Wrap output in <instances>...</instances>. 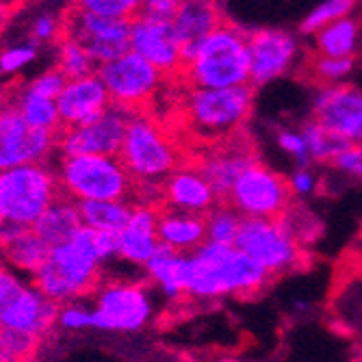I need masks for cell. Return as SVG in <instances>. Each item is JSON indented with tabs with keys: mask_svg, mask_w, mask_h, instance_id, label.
<instances>
[{
	"mask_svg": "<svg viewBox=\"0 0 362 362\" xmlns=\"http://www.w3.org/2000/svg\"><path fill=\"white\" fill-rule=\"evenodd\" d=\"M115 256L117 235L83 226L74 239L52 247L48 262L33 276V286L57 306L78 302L103 284V265Z\"/></svg>",
	"mask_w": 362,
	"mask_h": 362,
	"instance_id": "obj_1",
	"label": "cell"
},
{
	"mask_svg": "<svg viewBox=\"0 0 362 362\" xmlns=\"http://www.w3.org/2000/svg\"><path fill=\"white\" fill-rule=\"evenodd\" d=\"M191 256V278L187 295L219 298L230 293H247L265 286L269 274L235 245L202 243Z\"/></svg>",
	"mask_w": 362,
	"mask_h": 362,
	"instance_id": "obj_2",
	"label": "cell"
},
{
	"mask_svg": "<svg viewBox=\"0 0 362 362\" xmlns=\"http://www.w3.org/2000/svg\"><path fill=\"white\" fill-rule=\"evenodd\" d=\"M191 89H228L250 85L247 35L228 22H221L200 42L195 57L182 68Z\"/></svg>",
	"mask_w": 362,
	"mask_h": 362,
	"instance_id": "obj_3",
	"label": "cell"
},
{
	"mask_svg": "<svg viewBox=\"0 0 362 362\" xmlns=\"http://www.w3.org/2000/svg\"><path fill=\"white\" fill-rule=\"evenodd\" d=\"M61 195L78 202H133L137 185L117 156H61L57 165Z\"/></svg>",
	"mask_w": 362,
	"mask_h": 362,
	"instance_id": "obj_4",
	"label": "cell"
},
{
	"mask_svg": "<svg viewBox=\"0 0 362 362\" xmlns=\"http://www.w3.org/2000/svg\"><path fill=\"white\" fill-rule=\"evenodd\" d=\"M117 158L137 187L165 182L178 165V152L170 137L141 113H133L130 117Z\"/></svg>",
	"mask_w": 362,
	"mask_h": 362,
	"instance_id": "obj_5",
	"label": "cell"
},
{
	"mask_svg": "<svg viewBox=\"0 0 362 362\" xmlns=\"http://www.w3.org/2000/svg\"><path fill=\"white\" fill-rule=\"evenodd\" d=\"M0 195L5 221L18 228H33L61 195V189L48 163H37L0 174Z\"/></svg>",
	"mask_w": 362,
	"mask_h": 362,
	"instance_id": "obj_6",
	"label": "cell"
},
{
	"mask_svg": "<svg viewBox=\"0 0 362 362\" xmlns=\"http://www.w3.org/2000/svg\"><path fill=\"white\" fill-rule=\"evenodd\" d=\"M254 103V87H228V89H191L185 109L187 119L195 133L204 137L226 135L245 122Z\"/></svg>",
	"mask_w": 362,
	"mask_h": 362,
	"instance_id": "obj_7",
	"label": "cell"
},
{
	"mask_svg": "<svg viewBox=\"0 0 362 362\" xmlns=\"http://www.w3.org/2000/svg\"><path fill=\"white\" fill-rule=\"evenodd\" d=\"M91 327L105 332H137L152 319L154 304L148 286L139 282H105L95 288Z\"/></svg>",
	"mask_w": 362,
	"mask_h": 362,
	"instance_id": "obj_8",
	"label": "cell"
},
{
	"mask_svg": "<svg viewBox=\"0 0 362 362\" xmlns=\"http://www.w3.org/2000/svg\"><path fill=\"white\" fill-rule=\"evenodd\" d=\"M63 35L78 42L98 68L130 52V20H107L78 5L63 16Z\"/></svg>",
	"mask_w": 362,
	"mask_h": 362,
	"instance_id": "obj_9",
	"label": "cell"
},
{
	"mask_svg": "<svg viewBox=\"0 0 362 362\" xmlns=\"http://www.w3.org/2000/svg\"><path fill=\"white\" fill-rule=\"evenodd\" d=\"M95 74L105 83L111 105L133 113L150 100L163 83V74L135 52H126L124 57L100 65Z\"/></svg>",
	"mask_w": 362,
	"mask_h": 362,
	"instance_id": "obj_10",
	"label": "cell"
},
{
	"mask_svg": "<svg viewBox=\"0 0 362 362\" xmlns=\"http://www.w3.org/2000/svg\"><path fill=\"white\" fill-rule=\"evenodd\" d=\"M235 247L258 262L267 274H278L298 260V245L291 230L278 219L243 217Z\"/></svg>",
	"mask_w": 362,
	"mask_h": 362,
	"instance_id": "obj_11",
	"label": "cell"
},
{
	"mask_svg": "<svg viewBox=\"0 0 362 362\" xmlns=\"http://www.w3.org/2000/svg\"><path fill=\"white\" fill-rule=\"evenodd\" d=\"M133 111L111 105L95 122L76 128H61L57 135L59 156H117Z\"/></svg>",
	"mask_w": 362,
	"mask_h": 362,
	"instance_id": "obj_12",
	"label": "cell"
},
{
	"mask_svg": "<svg viewBox=\"0 0 362 362\" xmlns=\"http://www.w3.org/2000/svg\"><path fill=\"white\" fill-rule=\"evenodd\" d=\"M288 185L282 176L274 174L260 163L252 165L237 178L233 191H230V202L235 211L250 219H274L278 217L288 202Z\"/></svg>",
	"mask_w": 362,
	"mask_h": 362,
	"instance_id": "obj_13",
	"label": "cell"
},
{
	"mask_svg": "<svg viewBox=\"0 0 362 362\" xmlns=\"http://www.w3.org/2000/svg\"><path fill=\"white\" fill-rule=\"evenodd\" d=\"M52 150H57V135L28 126L11 105L0 111V174L48 163Z\"/></svg>",
	"mask_w": 362,
	"mask_h": 362,
	"instance_id": "obj_14",
	"label": "cell"
},
{
	"mask_svg": "<svg viewBox=\"0 0 362 362\" xmlns=\"http://www.w3.org/2000/svg\"><path fill=\"white\" fill-rule=\"evenodd\" d=\"M315 122L330 135L362 146V93L347 85L323 87L315 98Z\"/></svg>",
	"mask_w": 362,
	"mask_h": 362,
	"instance_id": "obj_15",
	"label": "cell"
},
{
	"mask_svg": "<svg viewBox=\"0 0 362 362\" xmlns=\"http://www.w3.org/2000/svg\"><path fill=\"white\" fill-rule=\"evenodd\" d=\"M130 52L146 59L163 76L182 72L180 46L174 37L172 22L135 16L130 20Z\"/></svg>",
	"mask_w": 362,
	"mask_h": 362,
	"instance_id": "obj_16",
	"label": "cell"
},
{
	"mask_svg": "<svg viewBox=\"0 0 362 362\" xmlns=\"http://www.w3.org/2000/svg\"><path fill=\"white\" fill-rule=\"evenodd\" d=\"M250 48V85L260 87L284 74L298 52V42L286 30L262 28L247 35Z\"/></svg>",
	"mask_w": 362,
	"mask_h": 362,
	"instance_id": "obj_17",
	"label": "cell"
},
{
	"mask_svg": "<svg viewBox=\"0 0 362 362\" xmlns=\"http://www.w3.org/2000/svg\"><path fill=\"white\" fill-rule=\"evenodd\" d=\"M111 107V98L98 74L68 81L57 98V109L63 128H76L95 122Z\"/></svg>",
	"mask_w": 362,
	"mask_h": 362,
	"instance_id": "obj_18",
	"label": "cell"
},
{
	"mask_svg": "<svg viewBox=\"0 0 362 362\" xmlns=\"http://www.w3.org/2000/svg\"><path fill=\"white\" fill-rule=\"evenodd\" d=\"M223 22L215 3L206 0H187L178 5V11L172 20L174 37L180 46L182 68L195 57L200 42Z\"/></svg>",
	"mask_w": 362,
	"mask_h": 362,
	"instance_id": "obj_19",
	"label": "cell"
},
{
	"mask_svg": "<svg viewBox=\"0 0 362 362\" xmlns=\"http://www.w3.org/2000/svg\"><path fill=\"white\" fill-rule=\"evenodd\" d=\"M158 209L135 204L126 228L117 235V256L133 265H146L158 250Z\"/></svg>",
	"mask_w": 362,
	"mask_h": 362,
	"instance_id": "obj_20",
	"label": "cell"
},
{
	"mask_svg": "<svg viewBox=\"0 0 362 362\" xmlns=\"http://www.w3.org/2000/svg\"><path fill=\"white\" fill-rule=\"evenodd\" d=\"M160 195L168 209L191 215H202L211 211L217 200L200 170L193 168H176V172L170 174L165 182L160 185Z\"/></svg>",
	"mask_w": 362,
	"mask_h": 362,
	"instance_id": "obj_21",
	"label": "cell"
},
{
	"mask_svg": "<svg viewBox=\"0 0 362 362\" xmlns=\"http://www.w3.org/2000/svg\"><path fill=\"white\" fill-rule=\"evenodd\" d=\"M158 243L174 252L187 254L195 252L202 243H206V221L202 215H191L180 211H158Z\"/></svg>",
	"mask_w": 362,
	"mask_h": 362,
	"instance_id": "obj_22",
	"label": "cell"
},
{
	"mask_svg": "<svg viewBox=\"0 0 362 362\" xmlns=\"http://www.w3.org/2000/svg\"><path fill=\"white\" fill-rule=\"evenodd\" d=\"M146 272L154 284L168 295V298L176 300L182 293H187L189 278H191V256L174 252L165 245H158L154 256L146 262Z\"/></svg>",
	"mask_w": 362,
	"mask_h": 362,
	"instance_id": "obj_23",
	"label": "cell"
},
{
	"mask_svg": "<svg viewBox=\"0 0 362 362\" xmlns=\"http://www.w3.org/2000/svg\"><path fill=\"white\" fill-rule=\"evenodd\" d=\"M83 228L78 204L65 195H59L57 200L46 209V213L35 221L30 230L40 239H44L50 247H59L74 239V235Z\"/></svg>",
	"mask_w": 362,
	"mask_h": 362,
	"instance_id": "obj_24",
	"label": "cell"
},
{
	"mask_svg": "<svg viewBox=\"0 0 362 362\" xmlns=\"http://www.w3.org/2000/svg\"><path fill=\"white\" fill-rule=\"evenodd\" d=\"M50 252L52 247L44 239H40L30 228H24L5 250H0V256L7 267L33 278L48 262Z\"/></svg>",
	"mask_w": 362,
	"mask_h": 362,
	"instance_id": "obj_25",
	"label": "cell"
},
{
	"mask_svg": "<svg viewBox=\"0 0 362 362\" xmlns=\"http://www.w3.org/2000/svg\"><path fill=\"white\" fill-rule=\"evenodd\" d=\"M254 158L243 152H228V154H215L206 158L200 168V174L213 189L217 200L228 197L233 191L237 178L252 165Z\"/></svg>",
	"mask_w": 362,
	"mask_h": 362,
	"instance_id": "obj_26",
	"label": "cell"
},
{
	"mask_svg": "<svg viewBox=\"0 0 362 362\" xmlns=\"http://www.w3.org/2000/svg\"><path fill=\"white\" fill-rule=\"evenodd\" d=\"M133 202H78V213L85 228L119 235L133 215Z\"/></svg>",
	"mask_w": 362,
	"mask_h": 362,
	"instance_id": "obj_27",
	"label": "cell"
},
{
	"mask_svg": "<svg viewBox=\"0 0 362 362\" xmlns=\"http://www.w3.org/2000/svg\"><path fill=\"white\" fill-rule=\"evenodd\" d=\"M360 26L354 18H341L332 24H327L317 33V46L321 57L330 59H351L358 46Z\"/></svg>",
	"mask_w": 362,
	"mask_h": 362,
	"instance_id": "obj_28",
	"label": "cell"
},
{
	"mask_svg": "<svg viewBox=\"0 0 362 362\" xmlns=\"http://www.w3.org/2000/svg\"><path fill=\"white\" fill-rule=\"evenodd\" d=\"M20 117L37 130H44V133L50 135H59L61 133V117H59V109L54 100H46V98L33 95L26 89H22L16 95V103L11 105Z\"/></svg>",
	"mask_w": 362,
	"mask_h": 362,
	"instance_id": "obj_29",
	"label": "cell"
},
{
	"mask_svg": "<svg viewBox=\"0 0 362 362\" xmlns=\"http://www.w3.org/2000/svg\"><path fill=\"white\" fill-rule=\"evenodd\" d=\"M57 70L68 81H76V78L95 74L98 65L93 63V59L87 54V50L78 42L61 35L59 50H57Z\"/></svg>",
	"mask_w": 362,
	"mask_h": 362,
	"instance_id": "obj_30",
	"label": "cell"
},
{
	"mask_svg": "<svg viewBox=\"0 0 362 362\" xmlns=\"http://www.w3.org/2000/svg\"><path fill=\"white\" fill-rule=\"evenodd\" d=\"M302 139L306 144V150H308V156L310 160H332L339 158L343 152H347L351 148V144L330 135L327 130H323L315 119L308 122L304 128H302Z\"/></svg>",
	"mask_w": 362,
	"mask_h": 362,
	"instance_id": "obj_31",
	"label": "cell"
},
{
	"mask_svg": "<svg viewBox=\"0 0 362 362\" xmlns=\"http://www.w3.org/2000/svg\"><path fill=\"white\" fill-rule=\"evenodd\" d=\"M241 215L233 209H211L209 215L204 217L206 221V243L215 245H235L239 226H241Z\"/></svg>",
	"mask_w": 362,
	"mask_h": 362,
	"instance_id": "obj_32",
	"label": "cell"
},
{
	"mask_svg": "<svg viewBox=\"0 0 362 362\" xmlns=\"http://www.w3.org/2000/svg\"><path fill=\"white\" fill-rule=\"evenodd\" d=\"M356 5L351 0H327V3H321L319 7H315L302 22L300 30L304 35H310V33H319L321 28H325L327 24H332L341 18H347L349 11Z\"/></svg>",
	"mask_w": 362,
	"mask_h": 362,
	"instance_id": "obj_33",
	"label": "cell"
},
{
	"mask_svg": "<svg viewBox=\"0 0 362 362\" xmlns=\"http://www.w3.org/2000/svg\"><path fill=\"white\" fill-rule=\"evenodd\" d=\"M26 288L28 282L0 260V325H3L7 315L16 308L18 300L22 298Z\"/></svg>",
	"mask_w": 362,
	"mask_h": 362,
	"instance_id": "obj_34",
	"label": "cell"
},
{
	"mask_svg": "<svg viewBox=\"0 0 362 362\" xmlns=\"http://www.w3.org/2000/svg\"><path fill=\"white\" fill-rule=\"evenodd\" d=\"M78 7L107 20H133L139 11V0H85Z\"/></svg>",
	"mask_w": 362,
	"mask_h": 362,
	"instance_id": "obj_35",
	"label": "cell"
},
{
	"mask_svg": "<svg viewBox=\"0 0 362 362\" xmlns=\"http://www.w3.org/2000/svg\"><path fill=\"white\" fill-rule=\"evenodd\" d=\"M37 59V44H16L0 52V74H16Z\"/></svg>",
	"mask_w": 362,
	"mask_h": 362,
	"instance_id": "obj_36",
	"label": "cell"
},
{
	"mask_svg": "<svg viewBox=\"0 0 362 362\" xmlns=\"http://www.w3.org/2000/svg\"><path fill=\"white\" fill-rule=\"evenodd\" d=\"M65 83H68V78H65L57 68H50L46 72H42L40 76L33 78L24 89L33 95H40V98H46V100H54L61 95Z\"/></svg>",
	"mask_w": 362,
	"mask_h": 362,
	"instance_id": "obj_37",
	"label": "cell"
},
{
	"mask_svg": "<svg viewBox=\"0 0 362 362\" xmlns=\"http://www.w3.org/2000/svg\"><path fill=\"white\" fill-rule=\"evenodd\" d=\"M57 325H61L63 330H87L91 327V308L78 302L63 304L57 310Z\"/></svg>",
	"mask_w": 362,
	"mask_h": 362,
	"instance_id": "obj_38",
	"label": "cell"
},
{
	"mask_svg": "<svg viewBox=\"0 0 362 362\" xmlns=\"http://www.w3.org/2000/svg\"><path fill=\"white\" fill-rule=\"evenodd\" d=\"M63 35V20H59L54 13H40L30 24V37L35 44L54 42Z\"/></svg>",
	"mask_w": 362,
	"mask_h": 362,
	"instance_id": "obj_39",
	"label": "cell"
},
{
	"mask_svg": "<svg viewBox=\"0 0 362 362\" xmlns=\"http://www.w3.org/2000/svg\"><path fill=\"white\" fill-rule=\"evenodd\" d=\"M315 72L321 81H339L347 76L354 68V59H330V57H319L315 61Z\"/></svg>",
	"mask_w": 362,
	"mask_h": 362,
	"instance_id": "obj_40",
	"label": "cell"
},
{
	"mask_svg": "<svg viewBox=\"0 0 362 362\" xmlns=\"http://www.w3.org/2000/svg\"><path fill=\"white\" fill-rule=\"evenodd\" d=\"M278 144L284 152H288L295 163L300 165V170H306L310 165V156H308V150H306V144L302 139L300 133H293V130H282L280 137H278Z\"/></svg>",
	"mask_w": 362,
	"mask_h": 362,
	"instance_id": "obj_41",
	"label": "cell"
},
{
	"mask_svg": "<svg viewBox=\"0 0 362 362\" xmlns=\"http://www.w3.org/2000/svg\"><path fill=\"white\" fill-rule=\"evenodd\" d=\"M178 5L180 3H176V0H146V3H139L137 16L158 22H172L178 11Z\"/></svg>",
	"mask_w": 362,
	"mask_h": 362,
	"instance_id": "obj_42",
	"label": "cell"
},
{
	"mask_svg": "<svg viewBox=\"0 0 362 362\" xmlns=\"http://www.w3.org/2000/svg\"><path fill=\"white\" fill-rule=\"evenodd\" d=\"M334 165L347 174L362 178V146H351L347 152H343L339 158H334Z\"/></svg>",
	"mask_w": 362,
	"mask_h": 362,
	"instance_id": "obj_43",
	"label": "cell"
},
{
	"mask_svg": "<svg viewBox=\"0 0 362 362\" xmlns=\"http://www.w3.org/2000/svg\"><path fill=\"white\" fill-rule=\"evenodd\" d=\"M313 187H315V180H313V174H310L308 170L295 172V174H293V178H291V182H288V189H291V191H295V193H300V195L310 193V191H313Z\"/></svg>",
	"mask_w": 362,
	"mask_h": 362,
	"instance_id": "obj_44",
	"label": "cell"
},
{
	"mask_svg": "<svg viewBox=\"0 0 362 362\" xmlns=\"http://www.w3.org/2000/svg\"><path fill=\"white\" fill-rule=\"evenodd\" d=\"M0 362H18L11 351H9V345H7V339H5V332L0 330Z\"/></svg>",
	"mask_w": 362,
	"mask_h": 362,
	"instance_id": "obj_45",
	"label": "cell"
},
{
	"mask_svg": "<svg viewBox=\"0 0 362 362\" xmlns=\"http://www.w3.org/2000/svg\"><path fill=\"white\" fill-rule=\"evenodd\" d=\"M11 18V7L5 5V3H0V28H3L7 24V20Z\"/></svg>",
	"mask_w": 362,
	"mask_h": 362,
	"instance_id": "obj_46",
	"label": "cell"
},
{
	"mask_svg": "<svg viewBox=\"0 0 362 362\" xmlns=\"http://www.w3.org/2000/svg\"><path fill=\"white\" fill-rule=\"evenodd\" d=\"M7 100H9V95H7V91H5L3 87H0V111H3L5 107H9V105H7Z\"/></svg>",
	"mask_w": 362,
	"mask_h": 362,
	"instance_id": "obj_47",
	"label": "cell"
},
{
	"mask_svg": "<svg viewBox=\"0 0 362 362\" xmlns=\"http://www.w3.org/2000/svg\"><path fill=\"white\" fill-rule=\"evenodd\" d=\"M0 223H5V211H3V195H0Z\"/></svg>",
	"mask_w": 362,
	"mask_h": 362,
	"instance_id": "obj_48",
	"label": "cell"
},
{
	"mask_svg": "<svg viewBox=\"0 0 362 362\" xmlns=\"http://www.w3.org/2000/svg\"><path fill=\"white\" fill-rule=\"evenodd\" d=\"M219 362H235V360H219Z\"/></svg>",
	"mask_w": 362,
	"mask_h": 362,
	"instance_id": "obj_49",
	"label": "cell"
},
{
	"mask_svg": "<svg viewBox=\"0 0 362 362\" xmlns=\"http://www.w3.org/2000/svg\"><path fill=\"white\" fill-rule=\"evenodd\" d=\"M360 239H362V226H360Z\"/></svg>",
	"mask_w": 362,
	"mask_h": 362,
	"instance_id": "obj_50",
	"label": "cell"
}]
</instances>
